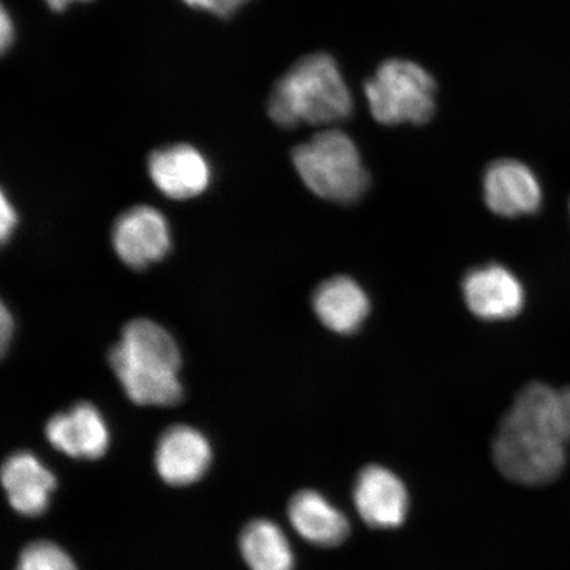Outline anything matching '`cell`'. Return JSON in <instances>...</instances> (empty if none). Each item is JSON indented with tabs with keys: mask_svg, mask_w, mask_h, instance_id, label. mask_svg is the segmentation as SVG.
<instances>
[{
	"mask_svg": "<svg viewBox=\"0 0 570 570\" xmlns=\"http://www.w3.org/2000/svg\"><path fill=\"white\" fill-rule=\"evenodd\" d=\"M110 367L126 395L138 405L173 407L181 402V352L166 327L135 318L109 352Z\"/></svg>",
	"mask_w": 570,
	"mask_h": 570,
	"instance_id": "cell-1",
	"label": "cell"
},
{
	"mask_svg": "<svg viewBox=\"0 0 570 570\" xmlns=\"http://www.w3.org/2000/svg\"><path fill=\"white\" fill-rule=\"evenodd\" d=\"M268 116L277 126H326L352 116L354 101L333 57H303L276 82L268 98Z\"/></svg>",
	"mask_w": 570,
	"mask_h": 570,
	"instance_id": "cell-2",
	"label": "cell"
},
{
	"mask_svg": "<svg viewBox=\"0 0 570 570\" xmlns=\"http://www.w3.org/2000/svg\"><path fill=\"white\" fill-rule=\"evenodd\" d=\"M498 472L522 487H544L567 465V444L550 425L509 411L493 441Z\"/></svg>",
	"mask_w": 570,
	"mask_h": 570,
	"instance_id": "cell-3",
	"label": "cell"
},
{
	"mask_svg": "<svg viewBox=\"0 0 570 570\" xmlns=\"http://www.w3.org/2000/svg\"><path fill=\"white\" fill-rule=\"evenodd\" d=\"M292 161L306 187L327 202L353 204L368 189L370 177L358 147L336 128L297 146Z\"/></svg>",
	"mask_w": 570,
	"mask_h": 570,
	"instance_id": "cell-4",
	"label": "cell"
},
{
	"mask_svg": "<svg viewBox=\"0 0 570 570\" xmlns=\"http://www.w3.org/2000/svg\"><path fill=\"white\" fill-rule=\"evenodd\" d=\"M436 82L419 63L392 59L384 61L365 83L370 111L386 126L423 125L436 109Z\"/></svg>",
	"mask_w": 570,
	"mask_h": 570,
	"instance_id": "cell-5",
	"label": "cell"
},
{
	"mask_svg": "<svg viewBox=\"0 0 570 570\" xmlns=\"http://www.w3.org/2000/svg\"><path fill=\"white\" fill-rule=\"evenodd\" d=\"M111 244L126 266L145 269L166 258L173 247V233L160 210L137 205L117 218Z\"/></svg>",
	"mask_w": 570,
	"mask_h": 570,
	"instance_id": "cell-6",
	"label": "cell"
},
{
	"mask_svg": "<svg viewBox=\"0 0 570 570\" xmlns=\"http://www.w3.org/2000/svg\"><path fill=\"white\" fill-rule=\"evenodd\" d=\"M353 502L363 522L376 530L401 527L411 503L401 476L382 465H367L355 476Z\"/></svg>",
	"mask_w": 570,
	"mask_h": 570,
	"instance_id": "cell-7",
	"label": "cell"
},
{
	"mask_svg": "<svg viewBox=\"0 0 570 570\" xmlns=\"http://www.w3.org/2000/svg\"><path fill=\"white\" fill-rule=\"evenodd\" d=\"M148 174L155 187L176 202L202 196L213 180L208 158L185 142L156 149L149 155Z\"/></svg>",
	"mask_w": 570,
	"mask_h": 570,
	"instance_id": "cell-8",
	"label": "cell"
},
{
	"mask_svg": "<svg viewBox=\"0 0 570 570\" xmlns=\"http://www.w3.org/2000/svg\"><path fill=\"white\" fill-rule=\"evenodd\" d=\"M484 202L498 216H530L543 203V189L533 170L524 163L501 159L490 164L483 176Z\"/></svg>",
	"mask_w": 570,
	"mask_h": 570,
	"instance_id": "cell-9",
	"label": "cell"
},
{
	"mask_svg": "<svg viewBox=\"0 0 570 570\" xmlns=\"http://www.w3.org/2000/svg\"><path fill=\"white\" fill-rule=\"evenodd\" d=\"M463 298L473 315L487 321L517 317L525 305V291L508 267L491 263L466 274Z\"/></svg>",
	"mask_w": 570,
	"mask_h": 570,
	"instance_id": "cell-10",
	"label": "cell"
},
{
	"mask_svg": "<svg viewBox=\"0 0 570 570\" xmlns=\"http://www.w3.org/2000/svg\"><path fill=\"white\" fill-rule=\"evenodd\" d=\"M46 434L49 444L73 459H101L110 445L109 426L102 413L89 402L57 413L49 420Z\"/></svg>",
	"mask_w": 570,
	"mask_h": 570,
	"instance_id": "cell-11",
	"label": "cell"
},
{
	"mask_svg": "<svg viewBox=\"0 0 570 570\" xmlns=\"http://www.w3.org/2000/svg\"><path fill=\"white\" fill-rule=\"evenodd\" d=\"M212 446L194 426L174 425L159 440L155 465L164 482L188 487L203 479L210 466Z\"/></svg>",
	"mask_w": 570,
	"mask_h": 570,
	"instance_id": "cell-12",
	"label": "cell"
},
{
	"mask_svg": "<svg viewBox=\"0 0 570 570\" xmlns=\"http://www.w3.org/2000/svg\"><path fill=\"white\" fill-rule=\"evenodd\" d=\"M287 512L292 527L312 546L336 548L351 534L347 517L320 491H298L291 498Z\"/></svg>",
	"mask_w": 570,
	"mask_h": 570,
	"instance_id": "cell-13",
	"label": "cell"
},
{
	"mask_svg": "<svg viewBox=\"0 0 570 570\" xmlns=\"http://www.w3.org/2000/svg\"><path fill=\"white\" fill-rule=\"evenodd\" d=\"M2 483L11 508L26 517L41 515L56 489L55 475L28 452L13 453L4 461Z\"/></svg>",
	"mask_w": 570,
	"mask_h": 570,
	"instance_id": "cell-14",
	"label": "cell"
},
{
	"mask_svg": "<svg viewBox=\"0 0 570 570\" xmlns=\"http://www.w3.org/2000/svg\"><path fill=\"white\" fill-rule=\"evenodd\" d=\"M312 304L321 324L344 336L358 332L372 308L366 291L347 276L321 283Z\"/></svg>",
	"mask_w": 570,
	"mask_h": 570,
	"instance_id": "cell-15",
	"label": "cell"
},
{
	"mask_svg": "<svg viewBox=\"0 0 570 570\" xmlns=\"http://www.w3.org/2000/svg\"><path fill=\"white\" fill-rule=\"evenodd\" d=\"M239 550L252 570L295 569V553L287 534L273 520L249 522L240 533Z\"/></svg>",
	"mask_w": 570,
	"mask_h": 570,
	"instance_id": "cell-16",
	"label": "cell"
},
{
	"mask_svg": "<svg viewBox=\"0 0 570 570\" xmlns=\"http://www.w3.org/2000/svg\"><path fill=\"white\" fill-rule=\"evenodd\" d=\"M17 570H77L73 560L59 546L39 540L20 553Z\"/></svg>",
	"mask_w": 570,
	"mask_h": 570,
	"instance_id": "cell-17",
	"label": "cell"
},
{
	"mask_svg": "<svg viewBox=\"0 0 570 570\" xmlns=\"http://www.w3.org/2000/svg\"><path fill=\"white\" fill-rule=\"evenodd\" d=\"M190 9L206 11L218 18H230L249 0H183Z\"/></svg>",
	"mask_w": 570,
	"mask_h": 570,
	"instance_id": "cell-18",
	"label": "cell"
},
{
	"mask_svg": "<svg viewBox=\"0 0 570 570\" xmlns=\"http://www.w3.org/2000/svg\"><path fill=\"white\" fill-rule=\"evenodd\" d=\"M18 224V210L16 206H13L11 199L7 197L3 191L2 202H0V237H2L3 245L12 238Z\"/></svg>",
	"mask_w": 570,
	"mask_h": 570,
	"instance_id": "cell-19",
	"label": "cell"
},
{
	"mask_svg": "<svg viewBox=\"0 0 570 570\" xmlns=\"http://www.w3.org/2000/svg\"><path fill=\"white\" fill-rule=\"evenodd\" d=\"M16 332V321H13L12 313L7 305H2V313H0V341H2V353L9 351L11 341Z\"/></svg>",
	"mask_w": 570,
	"mask_h": 570,
	"instance_id": "cell-20",
	"label": "cell"
},
{
	"mask_svg": "<svg viewBox=\"0 0 570 570\" xmlns=\"http://www.w3.org/2000/svg\"><path fill=\"white\" fill-rule=\"evenodd\" d=\"M16 26L13 20L3 7L2 17H0V46H2V52L6 53L12 47L16 41Z\"/></svg>",
	"mask_w": 570,
	"mask_h": 570,
	"instance_id": "cell-21",
	"label": "cell"
},
{
	"mask_svg": "<svg viewBox=\"0 0 570 570\" xmlns=\"http://www.w3.org/2000/svg\"><path fill=\"white\" fill-rule=\"evenodd\" d=\"M559 407L562 432L567 443H570V386L562 387L559 390Z\"/></svg>",
	"mask_w": 570,
	"mask_h": 570,
	"instance_id": "cell-22",
	"label": "cell"
},
{
	"mask_svg": "<svg viewBox=\"0 0 570 570\" xmlns=\"http://www.w3.org/2000/svg\"><path fill=\"white\" fill-rule=\"evenodd\" d=\"M49 9L56 12H62L75 2H90V0H45Z\"/></svg>",
	"mask_w": 570,
	"mask_h": 570,
	"instance_id": "cell-23",
	"label": "cell"
}]
</instances>
